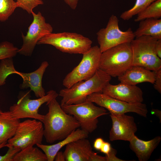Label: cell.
<instances>
[{
	"mask_svg": "<svg viewBox=\"0 0 161 161\" xmlns=\"http://www.w3.org/2000/svg\"><path fill=\"white\" fill-rule=\"evenodd\" d=\"M48 112L44 116V136L47 142L52 143L61 140L80 127L78 122L72 115L66 113L56 100L47 103Z\"/></svg>",
	"mask_w": 161,
	"mask_h": 161,
	"instance_id": "cell-1",
	"label": "cell"
},
{
	"mask_svg": "<svg viewBox=\"0 0 161 161\" xmlns=\"http://www.w3.org/2000/svg\"><path fill=\"white\" fill-rule=\"evenodd\" d=\"M111 79L110 76L99 69L89 79L61 89L59 94L62 98L61 106L80 103L86 101L88 96L92 93H102Z\"/></svg>",
	"mask_w": 161,
	"mask_h": 161,
	"instance_id": "cell-2",
	"label": "cell"
},
{
	"mask_svg": "<svg viewBox=\"0 0 161 161\" xmlns=\"http://www.w3.org/2000/svg\"><path fill=\"white\" fill-rule=\"evenodd\" d=\"M130 43L122 44L102 52L99 69L111 77H119L132 66Z\"/></svg>",
	"mask_w": 161,
	"mask_h": 161,
	"instance_id": "cell-3",
	"label": "cell"
},
{
	"mask_svg": "<svg viewBox=\"0 0 161 161\" xmlns=\"http://www.w3.org/2000/svg\"><path fill=\"white\" fill-rule=\"evenodd\" d=\"M92 41L82 35L64 32L49 33L42 37L37 44L52 45L60 51L71 54H83L91 47Z\"/></svg>",
	"mask_w": 161,
	"mask_h": 161,
	"instance_id": "cell-4",
	"label": "cell"
},
{
	"mask_svg": "<svg viewBox=\"0 0 161 161\" xmlns=\"http://www.w3.org/2000/svg\"><path fill=\"white\" fill-rule=\"evenodd\" d=\"M157 40L148 36L135 38L130 42L132 66H141L155 72L161 68V59L157 55L155 49Z\"/></svg>",
	"mask_w": 161,
	"mask_h": 161,
	"instance_id": "cell-5",
	"label": "cell"
},
{
	"mask_svg": "<svg viewBox=\"0 0 161 161\" xmlns=\"http://www.w3.org/2000/svg\"><path fill=\"white\" fill-rule=\"evenodd\" d=\"M102 52L97 46L92 47L83 54L79 64L65 77L63 85L65 88H69L80 81L91 78L99 69Z\"/></svg>",
	"mask_w": 161,
	"mask_h": 161,
	"instance_id": "cell-6",
	"label": "cell"
},
{
	"mask_svg": "<svg viewBox=\"0 0 161 161\" xmlns=\"http://www.w3.org/2000/svg\"><path fill=\"white\" fill-rule=\"evenodd\" d=\"M61 106L66 113L72 115L77 120L81 129L89 133L97 128L98 118L109 113L104 108L96 106L93 103L87 100L79 104Z\"/></svg>",
	"mask_w": 161,
	"mask_h": 161,
	"instance_id": "cell-7",
	"label": "cell"
},
{
	"mask_svg": "<svg viewBox=\"0 0 161 161\" xmlns=\"http://www.w3.org/2000/svg\"><path fill=\"white\" fill-rule=\"evenodd\" d=\"M44 126L40 121L27 119L19 123L13 136L8 140L5 147L12 146L20 150L42 143Z\"/></svg>",
	"mask_w": 161,
	"mask_h": 161,
	"instance_id": "cell-8",
	"label": "cell"
},
{
	"mask_svg": "<svg viewBox=\"0 0 161 161\" xmlns=\"http://www.w3.org/2000/svg\"><path fill=\"white\" fill-rule=\"evenodd\" d=\"M58 95L55 91L51 90L43 97L31 99L30 91H27L21 95L16 103L10 107L9 111L16 119L31 118L42 122L44 115L39 113V108L44 103L56 99Z\"/></svg>",
	"mask_w": 161,
	"mask_h": 161,
	"instance_id": "cell-9",
	"label": "cell"
},
{
	"mask_svg": "<svg viewBox=\"0 0 161 161\" xmlns=\"http://www.w3.org/2000/svg\"><path fill=\"white\" fill-rule=\"evenodd\" d=\"M97 39L102 52L116 46L130 43L134 38V32L131 28L125 31L121 30L117 17L112 15L105 28L97 33Z\"/></svg>",
	"mask_w": 161,
	"mask_h": 161,
	"instance_id": "cell-10",
	"label": "cell"
},
{
	"mask_svg": "<svg viewBox=\"0 0 161 161\" xmlns=\"http://www.w3.org/2000/svg\"><path fill=\"white\" fill-rule=\"evenodd\" d=\"M86 100L95 103L115 114L135 113L146 117L148 112L146 105L142 103H131L123 101L103 93H95L89 95Z\"/></svg>",
	"mask_w": 161,
	"mask_h": 161,
	"instance_id": "cell-11",
	"label": "cell"
},
{
	"mask_svg": "<svg viewBox=\"0 0 161 161\" xmlns=\"http://www.w3.org/2000/svg\"><path fill=\"white\" fill-rule=\"evenodd\" d=\"M33 20L28 28L26 35L22 33L23 43L18 53L25 56H30L38 41L46 35L52 32L53 28L46 21L40 12L37 14L32 13Z\"/></svg>",
	"mask_w": 161,
	"mask_h": 161,
	"instance_id": "cell-12",
	"label": "cell"
},
{
	"mask_svg": "<svg viewBox=\"0 0 161 161\" xmlns=\"http://www.w3.org/2000/svg\"><path fill=\"white\" fill-rule=\"evenodd\" d=\"M110 114L112 125L109 132L110 140L129 141L137 130L134 117L125 114Z\"/></svg>",
	"mask_w": 161,
	"mask_h": 161,
	"instance_id": "cell-13",
	"label": "cell"
},
{
	"mask_svg": "<svg viewBox=\"0 0 161 161\" xmlns=\"http://www.w3.org/2000/svg\"><path fill=\"white\" fill-rule=\"evenodd\" d=\"M102 93L129 103H142L143 101V92L136 85L121 83L113 85L109 83L104 88Z\"/></svg>",
	"mask_w": 161,
	"mask_h": 161,
	"instance_id": "cell-14",
	"label": "cell"
},
{
	"mask_svg": "<svg viewBox=\"0 0 161 161\" xmlns=\"http://www.w3.org/2000/svg\"><path fill=\"white\" fill-rule=\"evenodd\" d=\"M49 65L47 61H44L37 69L29 73L19 72L16 70L14 74L19 75L23 80L22 83L20 86V88L24 89L30 88L38 98L45 96L46 94L45 90L42 86V79Z\"/></svg>",
	"mask_w": 161,
	"mask_h": 161,
	"instance_id": "cell-15",
	"label": "cell"
},
{
	"mask_svg": "<svg viewBox=\"0 0 161 161\" xmlns=\"http://www.w3.org/2000/svg\"><path fill=\"white\" fill-rule=\"evenodd\" d=\"M93 152L89 140L83 138L67 144L63 154L65 161H89Z\"/></svg>",
	"mask_w": 161,
	"mask_h": 161,
	"instance_id": "cell-16",
	"label": "cell"
},
{
	"mask_svg": "<svg viewBox=\"0 0 161 161\" xmlns=\"http://www.w3.org/2000/svg\"><path fill=\"white\" fill-rule=\"evenodd\" d=\"M156 75L155 71L136 65L132 66L118 78L120 83L132 85L145 82L154 84Z\"/></svg>",
	"mask_w": 161,
	"mask_h": 161,
	"instance_id": "cell-17",
	"label": "cell"
},
{
	"mask_svg": "<svg viewBox=\"0 0 161 161\" xmlns=\"http://www.w3.org/2000/svg\"><path fill=\"white\" fill-rule=\"evenodd\" d=\"M161 140L160 136H157L148 141L140 139L134 135L129 142V147L135 153L139 161H147Z\"/></svg>",
	"mask_w": 161,
	"mask_h": 161,
	"instance_id": "cell-18",
	"label": "cell"
},
{
	"mask_svg": "<svg viewBox=\"0 0 161 161\" xmlns=\"http://www.w3.org/2000/svg\"><path fill=\"white\" fill-rule=\"evenodd\" d=\"M89 133L84 130L78 128L72 131L68 136L59 142L52 145L37 144V146L40 148L46 154L47 161H53L55 157L60 150L69 143L77 140L86 138Z\"/></svg>",
	"mask_w": 161,
	"mask_h": 161,
	"instance_id": "cell-19",
	"label": "cell"
},
{
	"mask_svg": "<svg viewBox=\"0 0 161 161\" xmlns=\"http://www.w3.org/2000/svg\"><path fill=\"white\" fill-rule=\"evenodd\" d=\"M20 122L9 111H0V144L7 142L13 136Z\"/></svg>",
	"mask_w": 161,
	"mask_h": 161,
	"instance_id": "cell-20",
	"label": "cell"
},
{
	"mask_svg": "<svg viewBox=\"0 0 161 161\" xmlns=\"http://www.w3.org/2000/svg\"><path fill=\"white\" fill-rule=\"evenodd\" d=\"M134 33L135 38L145 35L161 39V18H148L140 21Z\"/></svg>",
	"mask_w": 161,
	"mask_h": 161,
	"instance_id": "cell-21",
	"label": "cell"
},
{
	"mask_svg": "<svg viewBox=\"0 0 161 161\" xmlns=\"http://www.w3.org/2000/svg\"><path fill=\"white\" fill-rule=\"evenodd\" d=\"M13 161H47V160L44 153L33 146L21 150L15 155Z\"/></svg>",
	"mask_w": 161,
	"mask_h": 161,
	"instance_id": "cell-22",
	"label": "cell"
},
{
	"mask_svg": "<svg viewBox=\"0 0 161 161\" xmlns=\"http://www.w3.org/2000/svg\"><path fill=\"white\" fill-rule=\"evenodd\" d=\"M161 18V0H156L138 14L134 21L137 22L148 18Z\"/></svg>",
	"mask_w": 161,
	"mask_h": 161,
	"instance_id": "cell-23",
	"label": "cell"
},
{
	"mask_svg": "<svg viewBox=\"0 0 161 161\" xmlns=\"http://www.w3.org/2000/svg\"><path fill=\"white\" fill-rule=\"evenodd\" d=\"M156 0H136L133 6L129 10L122 13L120 15V18L123 20H128L142 11Z\"/></svg>",
	"mask_w": 161,
	"mask_h": 161,
	"instance_id": "cell-24",
	"label": "cell"
},
{
	"mask_svg": "<svg viewBox=\"0 0 161 161\" xmlns=\"http://www.w3.org/2000/svg\"><path fill=\"white\" fill-rule=\"evenodd\" d=\"M16 70L12 58H7L1 60L0 63V86L5 84L7 77L14 74Z\"/></svg>",
	"mask_w": 161,
	"mask_h": 161,
	"instance_id": "cell-25",
	"label": "cell"
},
{
	"mask_svg": "<svg viewBox=\"0 0 161 161\" xmlns=\"http://www.w3.org/2000/svg\"><path fill=\"white\" fill-rule=\"evenodd\" d=\"M17 7L14 0H0V21L8 20Z\"/></svg>",
	"mask_w": 161,
	"mask_h": 161,
	"instance_id": "cell-26",
	"label": "cell"
},
{
	"mask_svg": "<svg viewBox=\"0 0 161 161\" xmlns=\"http://www.w3.org/2000/svg\"><path fill=\"white\" fill-rule=\"evenodd\" d=\"M19 49L12 43L4 41L0 43V60L13 58L15 56Z\"/></svg>",
	"mask_w": 161,
	"mask_h": 161,
	"instance_id": "cell-27",
	"label": "cell"
},
{
	"mask_svg": "<svg viewBox=\"0 0 161 161\" xmlns=\"http://www.w3.org/2000/svg\"><path fill=\"white\" fill-rule=\"evenodd\" d=\"M16 2L17 7L21 8L29 14H32L35 7L44 4L42 0H17Z\"/></svg>",
	"mask_w": 161,
	"mask_h": 161,
	"instance_id": "cell-28",
	"label": "cell"
},
{
	"mask_svg": "<svg viewBox=\"0 0 161 161\" xmlns=\"http://www.w3.org/2000/svg\"><path fill=\"white\" fill-rule=\"evenodd\" d=\"M8 148V149L6 153L3 155H0V161H13L15 155L21 150L18 148L12 146Z\"/></svg>",
	"mask_w": 161,
	"mask_h": 161,
	"instance_id": "cell-29",
	"label": "cell"
},
{
	"mask_svg": "<svg viewBox=\"0 0 161 161\" xmlns=\"http://www.w3.org/2000/svg\"><path fill=\"white\" fill-rule=\"evenodd\" d=\"M156 75L154 88L159 93H161V68L156 72Z\"/></svg>",
	"mask_w": 161,
	"mask_h": 161,
	"instance_id": "cell-30",
	"label": "cell"
},
{
	"mask_svg": "<svg viewBox=\"0 0 161 161\" xmlns=\"http://www.w3.org/2000/svg\"><path fill=\"white\" fill-rule=\"evenodd\" d=\"M117 154V151L112 147L111 150L108 154L106 155L105 157L106 161H124L117 157L116 155Z\"/></svg>",
	"mask_w": 161,
	"mask_h": 161,
	"instance_id": "cell-31",
	"label": "cell"
},
{
	"mask_svg": "<svg viewBox=\"0 0 161 161\" xmlns=\"http://www.w3.org/2000/svg\"><path fill=\"white\" fill-rule=\"evenodd\" d=\"M111 148V144L109 143L104 141L100 151L101 152L107 155L110 151Z\"/></svg>",
	"mask_w": 161,
	"mask_h": 161,
	"instance_id": "cell-32",
	"label": "cell"
},
{
	"mask_svg": "<svg viewBox=\"0 0 161 161\" xmlns=\"http://www.w3.org/2000/svg\"><path fill=\"white\" fill-rule=\"evenodd\" d=\"M89 161H106V159L105 156L98 155L97 153L93 152L90 158Z\"/></svg>",
	"mask_w": 161,
	"mask_h": 161,
	"instance_id": "cell-33",
	"label": "cell"
},
{
	"mask_svg": "<svg viewBox=\"0 0 161 161\" xmlns=\"http://www.w3.org/2000/svg\"><path fill=\"white\" fill-rule=\"evenodd\" d=\"M104 141L101 137L96 138L94 142V148L97 150L100 151Z\"/></svg>",
	"mask_w": 161,
	"mask_h": 161,
	"instance_id": "cell-34",
	"label": "cell"
},
{
	"mask_svg": "<svg viewBox=\"0 0 161 161\" xmlns=\"http://www.w3.org/2000/svg\"><path fill=\"white\" fill-rule=\"evenodd\" d=\"M65 3L72 9H76L79 0H64Z\"/></svg>",
	"mask_w": 161,
	"mask_h": 161,
	"instance_id": "cell-35",
	"label": "cell"
},
{
	"mask_svg": "<svg viewBox=\"0 0 161 161\" xmlns=\"http://www.w3.org/2000/svg\"><path fill=\"white\" fill-rule=\"evenodd\" d=\"M156 54L158 57L161 59V39L157 40L155 46Z\"/></svg>",
	"mask_w": 161,
	"mask_h": 161,
	"instance_id": "cell-36",
	"label": "cell"
},
{
	"mask_svg": "<svg viewBox=\"0 0 161 161\" xmlns=\"http://www.w3.org/2000/svg\"><path fill=\"white\" fill-rule=\"evenodd\" d=\"M56 161H65L63 152L61 151H58L56 154L54 160Z\"/></svg>",
	"mask_w": 161,
	"mask_h": 161,
	"instance_id": "cell-37",
	"label": "cell"
},
{
	"mask_svg": "<svg viewBox=\"0 0 161 161\" xmlns=\"http://www.w3.org/2000/svg\"><path fill=\"white\" fill-rule=\"evenodd\" d=\"M152 112L154 114H155L157 117H158L160 120V122L161 121V112L160 110L158 109H152Z\"/></svg>",
	"mask_w": 161,
	"mask_h": 161,
	"instance_id": "cell-38",
	"label": "cell"
},
{
	"mask_svg": "<svg viewBox=\"0 0 161 161\" xmlns=\"http://www.w3.org/2000/svg\"><path fill=\"white\" fill-rule=\"evenodd\" d=\"M7 142H5L0 144V149L4 147H5V145Z\"/></svg>",
	"mask_w": 161,
	"mask_h": 161,
	"instance_id": "cell-39",
	"label": "cell"
},
{
	"mask_svg": "<svg viewBox=\"0 0 161 161\" xmlns=\"http://www.w3.org/2000/svg\"><path fill=\"white\" fill-rule=\"evenodd\" d=\"M1 110H0V111H1Z\"/></svg>",
	"mask_w": 161,
	"mask_h": 161,
	"instance_id": "cell-40",
	"label": "cell"
}]
</instances>
